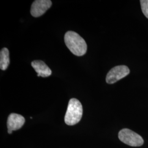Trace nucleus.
I'll use <instances>...</instances> for the list:
<instances>
[{"instance_id": "1", "label": "nucleus", "mask_w": 148, "mask_h": 148, "mask_svg": "<svg viewBox=\"0 0 148 148\" xmlns=\"http://www.w3.org/2000/svg\"><path fill=\"white\" fill-rule=\"evenodd\" d=\"M64 41L71 52L76 56H82L87 52V45L85 40L75 32H66L64 36Z\"/></svg>"}, {"instance_id": "2", "label": "nucleus", "mask_w": 148, "mask_h": 148, "mask_svg": "<svg viewBox=\"0 0 148 148\" xmlns=\"http://www.w3.org/2000/svg\"><path fill=\"white\" fill-rule=\"evenodd\" d=\"M83 108L78 99L72 98L69 101L64 121L66 125L73 126L79 123L82 116Z\"/></svg>"}, {"instance_id": "3", "label": "nucleus", "mask_w": 148, "mask_h": 148, "mask_svg": "<svg viewBox=\"0 0 148 148\" xmlns=\"http://www.w3.org/2000/svg\"><path fill=\"white\" fill-rule=\"evenodd\" d=\"M119 139L131 147H140L144 144V140L139 134L127 128L121 130L119 133Z\"/></svg>"}, {"instance_id": "4", "label": "nucleus", "mask_w": 148, "mask_h": 148, "mask_svg": "<svg viewBox=\"0 0 148 148\" xmlns=\"http://www.w3.org/2000/svg\"><path fill=\"white\" fill-rule=\"evenodd\" d=\"M130 73L129 68L126 65H119L114 67L106 75V82L112 84L126 77Z\"/></svg>"}, {"instance_id": "5", "label": "nucleus", "mask_w": 148, "mask_h": 148, "mask_svg": "<svg viewBox=\"0 0 148 148\" xmlns=\"http://www.w3.org/2000/svg\"><path fill=\"white\" fill-rule=\"evenodd\" d=\"M51 5L52 1L50 0H36L32 3L31 14L36 18L42 16Z\"/></svg>"}, {"instance_id": "6", "label": "nucleus", "mask_w": 148, "mask_h": 148, "mask_svg": "<svg viewBox=\"0 0 148 148\" xmlns=\"http://www.w3.org/2000/svg\"><path fill=\"white\" fill-rule=\"evenodd\" d=\"M25 119L21 115L12 113L8 117L7 120V128L8 130L12 131H16L23 127L25 123Z\"/></svg>"}, {"instance_id": "7", "label": "nucleus", "mask_w": 148, "mask_h": 148, "mask_svg": "<svg viewBox=\"0 0 148 148\" xmlns=\"http://www.w3.org/2000/svg\"><path fill=\"white\" fill-rule=\"evenodd\" d=\"M32 67L37 73V76L47 77L51 75L52 71L44 62L36 60L32 62Z\"/></svg>"}, {"instance_id": "8", "label": "nucleus", "mask_w": 148, "mask_h": 148, "mask_svg": "<svg viewBox=\"0 0 148 148\" xmlns=\"http://www.w3.org/2000/svg\"><path fill=\"white\" fill-rule=\"evenodd\" d=\"M10 63V53L7 48H3L0 52V68L2 70L7 69Z\"/></svg>"}, {"instance_id": "9", "label": "nucleus", "mask_w": 148, "mask_h": 148, "mask_svg": "<svg viewBox=\"0 0 148 148\" xmlns=\"http://www.w3.org/2000/svg\"><path fill=\"white\" fill-rule=\"evenodd\" d=\"M140 2L143 14L148 19V0H141Z\"/></svg>"}, {"instance_id": "10", "label": "nucleus", "mask_w": 148, "mask_h": 148, "mask_svg": "<svg viewBox=\"0 0 148 148\" xmlns=\"http://www.w3.org/2000/svg\"><path fill=\"white\" fill-rule=\"evenodd\" d=\"M12 132H13V131H10V130H8V133L9 134H12Z\"/></svg>"}]
</instances>
